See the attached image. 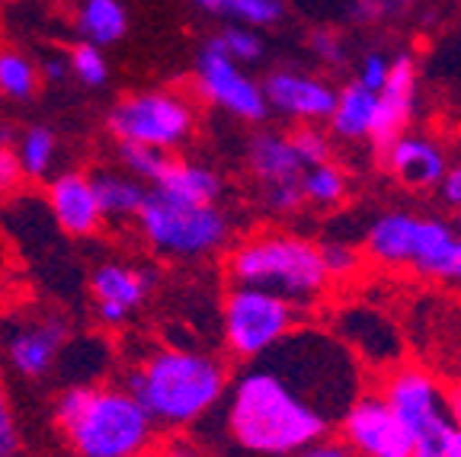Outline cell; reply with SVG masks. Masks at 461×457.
Masks as SVG:
<instances>
[{
  "mask_svg": "<svg viewBox=\"0 0 461 457\" xmlns=\"http://www.w3.org/2000/svg\"><path fill=\"white\" fill-rule=\"evenodd\" d=\"M221 400V429L238 457H298L339 426L366 387L362 362L327 329H292L244 362Z\"/></svg>",
  "mask_w": 461,
  "mask_h": 457,
  "instance_id": "1",
  "label": "cell"
},
{
  "mask_svg": "<svg viewBox=\"0 0 461 457\" xmlns=\"http://www.w3.org/2000/svg\"><path fill=\"white\" fill-rule=\"evenodd\" d=\"M230 384L228 364L212 352L186 345H158L129 368L125 387L138 397L154 426L189 429L209 419Z\"/></svg>",
  "mask_w": 461,
  "mask_h": 457,
  "instance_id": "2",
  "label": "cell"
},
{
  "mask_svg": "<svg viewBox=\"0 0 461 457\" xmlns=\"http://www.w3.org/2000/svg\"><path fill=\"white\" fill-rule=\"evenodd\" d=\"M55 426L74 457H144L154 419L125 384H71L55 400Z\"/></svg>",
  "mask_w": 461,
  "mask_h": 457,
  "instance_id": "3",
  "label": "cell"
},
{
  "mask_svg": "<svg viewBox=\"0 0 461 457\" xmlns=\"http://www.w3.org/2000/svg\"><path fill=\"white\" fill-rule=\"evenodd\" d=\"M230 285H247L311 310L330 288L321 246L292 230H257L230 246L224 263Z\"/></svg>",
  "mask_w": 461,
  "mask_h": 457,
  "instance_id": "4",
  "label": "cell"
},
{
  "mask_svg": "<svg viewBox=\"0 0 461 457\" xmlns=\"http://www.w3.org/2000/svg\"><path fill=\"white\" fill-rule=\"evenodd\" d=\"M138 234L154 256L193 263L215 256L230 243V218L221 205H199L148 189L141 211L135 218Z\"/></svg>",
  "mask_w": 461,
  "mask_h": 457,
  "instance_id": "5",
  "label": "cell"
},
{
  "mask_svg": "<svg viewBox=\"0 0 461 457\" xmlns=\"http://www.w3.org/2000/svg\"><path fill=\"white\" fill-rule=\"evenodd\" d=\"M368 256L382 265H403L432 279H452L458 230L439 218H420L411 211H388L375 218L366 234Z\"/></svg>",
  "mask_w": 461,
  "mask_h": 457,
  "instance_id": "6",
  "label": "cell"
},
{
  "mask_svg": "<svg viewBox=\"0 0 461 457\" xmlns=\"http://www.w3.org/2000/svg\"><path fill=\"white\" fill-rule=\"evenodd\" d=\"M302 310L269 291L247 285H230L221 300V339L230 358L253 362L298 327Z\"/></svg>",
  "mask_w": 461,
  "mask_h": 457,
  "instance_id": "7",
  "label": "cell"
},
{
  "mask_svg": "<svg viewBox=\"0 0 461 457\" xmlns=\"http://www.w3.org/2000/svg\"><path fill=\"white\" fill-rule=\"evenodd\" d=\"M106 125L119 144H144L173 154L193 138L195 106L176 90H141L115 103Z\"/></svg>",
  "mask_w": 461,
  "mask_h": 457,
  "instance_id": "8",
  "label": "cell"
},
{
  "mask_svg": "<svg viewBox=\"0 0 461 457\" xmlns=\"http://www.w3.org/2000/svg\"><path fill=\"white\" fill-rule=\"evenodd\" d=\"M382 397L403 422V429L411 432V457H448L455 426L446 407V390L436 384V378L420 368H394L384 378Z\"/></svg>",
  "mask_w": 461,
  "mask_h": 457,
  "instance_id": "9",
  "label": "cell"
},
{
  "mask_svg": "<svg viewBox=\"0 0 461 457\" xmlns=\"http://www.w3.org/2000/svg\"><path fill=\"white\" fill-rule=\"evenodd\" d=\"M68 343H71V323L55 310H29L0 329V355L14 374L26 381H42L61 364Z\"/></svg>",
  "mask_w": 461,
  "mask_h": 457,
  "instance_id": "10",
  "label": "cell"
},
{
  "mask_svg": "<svg viewBox=\"0 0 461 457\" xmlns=\"http://www.w3.org/2000/svg\"><path fill=\"white\" fill-rule=\"evenodd\" d=\"M247 170L259 189V205L269 215L285 218L295 215L304 205L302 199V173L308 166L292 148V138L279 129L253 131L247 141Z\"/></svg>",
  "mask_w": 461,
  "mask_h": 457,
  "instance_id": "11",
  "label": "cell"
},
{
  "mask_svg": "<svg viewBox=\"0 0 461 457\" xmlns=\"http://www.w3.org/2000/svg\"><path fill=\"white\" fill-rule=\"evenodd\" d=\"M195 94L209 106L221 109L240 121H250V125L269 119L263 84L253 80L244 65L230 61L212 42L202 45L199 58H195Z\"/></svg>",
  "mask_w": 461,
  "mask_h": 457,
  "instance_id": "12",
  "label": "cell"
},
{
  "mask_svg": "<svg viewBox=\"0 0 461 457\" xmlns=\"http://www.w3.org/2000/svg\"><path fill=\"white\" fill-rule=\"evenodd\" d=\"M154 285H158V275L151 265L129 263V259H106L90 272L86 291H90L96 320L109 329H119L129 327L141 314L144 304L151 300Z\"/></svg>",
  "mask_w": 461,
  "mask_h": 457,
  "instance_id": "13",
  "label": "cell"
},
{
  "mask_svg": "<svg viewBox=\"0 0 461 457\" xmlns=\"http://www.w3.org/2000/svg\"><path fill=\"white\" fill-rule=\"evenodd\" d=\"M343 442L362 457H411L413 438L382 393H359L339 419Z\"/></svg>",
  "mask_w": 461,
  "mask_h": 457,
  "instance_id": "14",
  "label": "cell"
},
{
  "mask_svg": "<svg viewBox=\"0 0 461 457\" xmlns=\"http://www.w3.org/2000/svg\"><path fill=\"white\" fill-rule=\"evenodd\" d=\"M263 96H267L269 115L302 121V125H317L327 121L337 106V90L324 77L295 71V67H276L263 80Z\"/></svg>",
  "mask_w": 461,
  "mask_h": 457,
  "instance_id": "15",
  "label": "cell"
},
{
  "mask_svg": "<svg viewBox=\"0 0 461 457\" xmlns=\"http://www.w3.org/2000/svg\"><path fill=\"white\" fill-rule=\"evenodd\" d=\"M45 205L61 234L74 237V240H86L96 237L106 224L96 202L94 176L84 170H61L51 173L45 183Z\"/></svg>",
  "mask_w": 461,
  "mask_h": 457,
  "instance_id": "16",
  "label": "cell"
},
{
  "mask_svg": "<svg viewBox=\"0 0 461 457\" xmlns=\"http://www.w3.org/2000/svg\"><path fill=\"white\" fill-rule=\"evenodd\" d=\"M333 336L353 352L362 364L391 368L403 355V343L397 327L375 308H343L337 314V333Z\"/></svg>",
  "mask_w": 461,
  "mask_h": 457,
  "instance_id": "17",
  "label": "cell"
},
{
  "mask_svg": "<svg viewBox=\"0 0 461 457\" xmlns=\"http://www.w3.org/2000/svg\"><path fill=\"white\" fill-rule=\"evenodd\" d=\"M413 109H417V61L411 55H397L391 58L388 80L375 94V121L368 141L384 150L397 135L407 131Z\"/></svg>",
  "mask_w": 461,
  "mask_h": 457,
  "instance_id": "18",
  "label": "cell"
},
{
  "mask_svg": "<svg viewBox=\"0 0 461 457\" xmlns=\"http://www.w3.org/2000/svg\"><path fill=\"white\" fill-rule=\"evenodd\" d=\"M384 164L401 186L417 189V193L439 189L448 170V157L439 144L426 135H407V131L384 148Z\"/></svg>",
  "mask_w": 461,
  "mask_h": 457,
  "instance_id": "19",
  "label": "cell"
},
{
  "mask_svg": "<svg viewBox=\"0 0 461 457\" xmlns=\"http://www.w3.org/2000/svg\"><path fill=\"white\" fill-rule=\"evenodd\" d=\"M151 189L164 195H173V199L183 202H199V205H215L224 195V179L218 170L205 164H195V160H180L173 157L167 160V166L160 170L158 183Z\"/></svg>",
  "mask_w": 461,
  "mask_h": 457,
  "instance_id": "20",
  "label": "cell"
},
{
  "mask_svg": "<svg viewBox=\"0 0 461 457\" xmlns=\"http://www.w3.org/2000/svg\"><path fill=\"white\" fill-rule=\"evenodd\" d=\"M94 189L106 224H131L148 199V186L125 170L94 173Z\"/></svg>",
  "mask_w": 461,
  "mask_h": 457,
  "instance_id": "21",
  "label": "cell"
},
{
  "mask_svg": "<svg viewBox=\"0 0 461 457\" xmlns=\"http://www.w3.org/2000/svg\"><path fill=\"white\" fill-rule=\"evenodd\" d=\"M330 131L339 141H368L375 121V94L362 84H346L330 112Z\"/></svg>",
  "mask_w": 461,
  "mask_h": 457,
  "instance_id": "22",
  "label": "cell"
},
{
  "mask_svg": "<svg viewBox=\"0 0 461 457\" xmlns=\"http://www.w3.org/2000/svg\"><path fill=\"white\" fill-rule=\"evenodd\" d=\"M77 32L84 42L106 49V45L119 42L129 32V13H125L119 0H80Z\"/></svg>",
  "mask_w": 461,
  "mask_h": 457,
  "instance_id": "23",
  "label": "cell"
},
{
  "mask_svg": "<svg viewBox=\"0 0 461 457\" xmlns=\"http://www.w3.org/2000/svg\"><path fill=\"white\" fill-rule=\"evenodd\" d=\"M202 13L221 16V20L240 22V26H276L285 16L282 0H193Z\"/></svg>",
  "mask_w": 461,
  "mask_h": 457,
  "instance_id": "24",
  "label": "cell"
},
{
  "mask_svg": "<svg viewBox=\"0 0 461 457\" xmlns=\"http://www.w3.org/2000/svg\"><path fill=\"white\" fill-rule=\"evenodd\" d=\"M16 157L26 179H49L58 164V135L49 125H29L16 141Z\"/></svg>",
  "mask_w": 461,
  "mask_h": 457,
  "instance_id": "25",
  "label": "cell"
},
{
  "mask_svg": "<svg viewBox=\"0 0 461 457\" xmlns=\"http://www.w3.org/2000/svg\"><path fill=\"white\" fill-rule=\"evenodd\" d=\"M42 74L39 65L20 49H0V96L4 100L26 103L39 94Z\"/></svg>",
  "mask_w": 461,
  "mask_h": 457,
  "instance_id": "26",
  "label": "cell"
},
{
  "mask_svg": "<svg viewBox=\"0 0 461 457\" xmlns=\"http://www.w3.org/2000/svg\"><path fill=\"white\" fill-rule=\"evenodd\" d=\"M346 195V176L339 166L327 164H314L302 173V199L311 205H339Z\"/></svg>",
  "mask_w": 461,
  "mask_h": 457,
  "instance_id": "27",
  "label": "cell"
},
{
  "mask_svg": "<svg viewBox=\"0 0 461 457\" xmlns=\"http://www.w3.org/2000/svg\"><path fill=\"white\" fill-rule=\"evenodd\" d=\"M68 74H71L77 84L90 86V90H100V86L109 80V61H106V55H103L100 45L80 39V42L68 51Z\"/></svg>",
  "mask_w": 461,
  "mask_h": 457,
  "instance_id": "28",
  "label": "cell"
},
{
  "mask_svg": "<svg viewBox=\"0 0 461 457\" xmlns=\"http://www.w3.org/2000/svg\"><path fill=\"white\" fill-rule=\"evenodd\" d=\"M209 42L215 45L218 51H224L230 61H238V65H257V61H263V55H267L263 39H259L250 26H240V22L221 29L218 36L209 39Z\"/></svg>",
  "mask_w": 461,
  "mask_h": 457,
  "instance_id": "29",
  "label": "cell"
},
{
  "mask_svg": "<svg viewBox=\"0 0 461 457\" xmlns=\"http://www.w3.org/2000/svg\"><path fill=\"white\" fill-rule=\"evenodd\" d=\"M119 160H122L125 173L141 179L144 186H154L160 170H164L167 160H170V154L158 148H144V144H119Z\"/></svg>",
  "mask_w": 461,
  "mask_h": 457,
  "instance_id": "30",
  "label": "cell"
},
{
  "mask_svg": "<svg viewBox=\"0 0 461 457\" xmlns=\"http://www.w3.org/2000/svg\"><path fill=\"white\" fill-rule=\"evenodd\" d=\"M292 138V148L295 154L302 157L304 166H314V164H327L333 154V144H330V135L321 131L317 125H298L295 131H288Z\"/></svg>",
  "mask_w": 461,
  "mask_h": 457,
  "instance_id": "31",
  "label": "cell"
},
{
  "mask_svg": "<svg viewBox=\"0 0 461 457\" xmlns=\"http://www.w3.org/2000/svg\"><path fill=\"white\" fill-rule=\"evenodd\" d=\"M321 259H324V269L330 279H346V275H353L359 269V253L349 246V243H339V240H330L321 246Z\"/></svg>",
  "mask_w": 461,
  "mask_h": 457,
  "instance_id": "32",
  "label": "cell"
},
{
  "mask_svg": "<svg viewBox=\"0 0 461 457\" xmlns=\"http://www.w3.org/2000/svg\"><path fill=\"white\" fill-rule=\"evenodd\" d=\"M311 51H314L324 65H343L346 61V42L333 29H314V32H311Z\"/></svg>",
  "mask_w": 461,
  "mask_h": 457,
  "instance_id": "33",
  "label": "cell"
},
{
  "mask_svg": "<svg viewBox=\"0 0 461 457\" xmlns=\"http://www.w3.org/2000/svg\"><path fill=\"white\" fill-rule=\"evenodd\" d=\"M16 451H20V426L10 409L7 390L0 384V457H16Z\"/></svg>",
  "mask_w": 461,
  "mask_h": 457,
  "instance_id": "34",
  "label": "cell"
},
{
  "mask_svg": "<svg viewBox=\"0 0 461 457\" xmlns=\"http://www.w3.org/2000/svg\"><path fill=\"white\" fill-rule=\"evenodd\" d=\"M388 71H391V58L382 55V51H368V55L362 58L359 77H356V84H362L366 90L378 94V90H382V84L388 80Z\"/></svg>",
  "mask_w": 461,
  "mask_h": 457,
  "instance_id": "35",
  "label": "cell"
},
{
  "mask_svg": "<svg viewBox=\"0 0 461 457\" xmlns=\"http://www.w3.org/2000/svg\"><path fill=\"white\" fill-rule=\"evenodd\" d=\"M23 179H26V173H23L16 150L10 144H0V199L14 195L23 186Z\"/></svg>",
  "mask_w": 461,
  "mask_h": 457,
  "instance_id": "36",
  "label": "cell"
},
{
  "mask_svg": "<svg viewBox=\"0 0 461 457\" xmlns=\"http://www.w3.org/2000/svg\"><path fill=\"white\" fill-rule=\"evenodd\" d=\"M298 457H362V454H356L349 444L343 442V438H321V442H314V444H308V448L302 451Z\"/></svg>",
  "mask_w": 461,
  "mask_h": 457,
  "instance_id": "37",
  "label": "cell"
},
{
  "mask_svg": "<svg viewBox=\"0 0 461 457\" xmlns=\"http://www.w3.org/2000/svg\"><path fill=\"white\" fill-rule=\"evenodd\" d=\"M439 193H442V202H446V205L461 208V160L446 170V179L439 183Z\"/></svg>",
  "mask_w": 461,
  "mask_h": 457,
  "instance_id": "38",
  "label": "cell"
},
{
  "mask_svg": "<svg viewBox=\"0 0 461 457\" xmlns=\"http://www.w3.org/2000/svg\"><path fill=\"white\" fill-rule=\"evenodd\" d=\"M446 407H448V416H452V426L461 429V384H455L452 390L446 393Z\"/></svg>",
  "mask_w": 461,
  "mask_h": 457,
  "instance_id": "39",
  "label": "cell"
},
{
  "mask_svg": "<svg viewBox=\"0 0 461 457\" xmlns=\"http://www.w3.org/2000/svg\"><path fill=\"white\" fill-rule=\"evenodd\" d=\"M39 74H42V80H61L68 77V58L65 61H55V58H49L42 67H39Z\"/></svg>",
  "mask_w": 461,
  "mask_h": 457,
  "instance_id": "40",
  "label": "cell"
},
{
  "mask_svg": "<svg viewBox=\"0 0 461 457\" xmlns=\"http://www.w3.org/2000/svg\"><path fill=\"white\" fill-rule=\"evenodd\" d=\"M448 457H461V429L452 432V442H448Z\"/></svg>",
  "mask_w": 461,
  "mask_h": 457,
  "instance_id": "41",
  "label": "cell"
},
{
  "mask_svg": "<svg viewBox=\"0 0 461 457\" xmlns=\"http://www.w3.org/2000/svg\"><path fill=\"white\" fill-rule=\"evenodd\" d=\"M455 230H458V234H461V218H458V228H455Z\"/></svg>",
  "mask_w": 461,
  "mask_h": 457,
  "instance_id": "42",
  "label": "cell"
}]
</instances>
